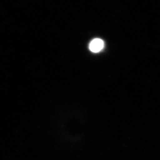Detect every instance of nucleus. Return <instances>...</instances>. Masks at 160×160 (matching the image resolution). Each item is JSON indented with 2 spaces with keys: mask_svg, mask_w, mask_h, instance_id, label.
<instances>
[{
  "mask_svg": "<svg viewBox=\"0 0 160 160\" xmlns=\"http://www.w3.org/2000/svg\"><path fill=\"white\" fill-rule=\"evenodd\" d=\"M104 48V42L102 39L96 38L93 39L89 45V49L93 53H99Z\"/></svg>",
  "mask_w": 160,
  "mask_h": 160,
  "instance_id": "obj_1",
  "label": "nucleus"
}]
</instances>
